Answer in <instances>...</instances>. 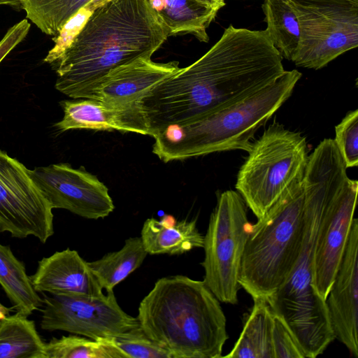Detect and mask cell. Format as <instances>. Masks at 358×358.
Instances as JSON below:
<instances>
[{"mask_svg":"<svg viewBox=\"0 0 358 358\" xmlns=\"http://www.w3.org/2000/svg\"><path fill=\"white\" fill-rule=\"evenodd\" d=\"M282 62L265 30L229 25L201 58L141 99L151 135L194 121L271 84L285 71Z\"/></svg>","mask_w":358,"mask_h":358,"instance_id":"obj_1","label":"cell"},{"mask_svg":"<svg viewBox=\"0 0 358 358\" xmlns=\"http://www.w3.org/2000/svg\"><path fill=\"white\" fill-rule=\"evenodd\" d=\"M169 36L150 0H110L98 8L62 55L50 64L55 88L73 99H89L112 69L151 57Z\"/></svg>","mask_w":358,"mask_h":358,"instance_id":"obj_2","label":"cell"},{"mask_svg":"<svg viewBox=\"0 0 358 358\" xmlns=\"http://www.w3.org/2000/svg\"><path fill=\"white\" fill-rule=\"evenodd\" d=\"M220 302L203 280L169 275L155 282L136 317L171 358H219L228 339Z\"/></svg>","mask_w":358,"mask_h":358,"instance_id":"obj_3","label":"cell"},{"mask_svg":"<svg viewBox=\"0 0 358 358\" xmlns=\"http://www.w3.org/2000/svg\"><path fill=\"white\" fill-rule=\"evenodd\" d=\"M327 177L322 162L307 164L303 178L304 229L299 252L285 281L267 299L273 313L292 332L306 358L317 357L335 339L326 301L315 285V247Z\"/></svg>","mask_w":358,"mask_h":358,"instance_id":"obj_4","label":"cell"},{"mask_svg":"<svg viewBox=\"0 0 358 358\" xmlns=\"http://www.w3.org/2000/svg\"><path fill=\"white\" fill-rule=\"evenodd\" d=\"M285 71L273 83L246 97L184 124L169 125L153 138L152 152L164 162L213 152H249L256 131L289 98L301 78Z\"/></svg>","mask_w":358,"mask_h":358,"instance_id":"obj_5","label":"cell"},{"mask_svg":"<svg viewBox=\"0 0 358 358\" xmlns=\"http://www.w3.org/2000/svg\"><path fill=\"white\" fill-rule=\"evenodd\" d=\"M304 229L303 181L252 224L242 257L239 284L253 299H268L289 275Z\"/></svg>","mask_w":358,"mask_h":358,"instance_id":"obj_6","label":"cell"},{"mask_svg":"<svg viewBox=\"0 0 358 358\" xmlns=\"http://www.w3.org/2000/svg\"><path fill=\"white\" fill-rule=\"evenodd\" d=\"M241 166L236 189L257 219L303 181L308 155L299 132L271 124L254 143Z\"/></svg>","mask_w":358,"mask_h":358,"instance_id":"obj_7","label":"cell"},{"mask_svg":"<svg viewBox=\"0 0 358 358\" xmlns=\"http://www.w3.org/2000/svg\"><path fill=\"white\" fill-rule=\"evenodd\" d=\"M251 227L240 194L234 190L220 193L203 236L201 263L203 281L220 302L238 301L241 261Z\"/></svg>","mask_w":358,"mask_h":358,"instance_id":"obj_8","label":"cell"},{"mask_svg":"<svg viewBox=\"0 0 358 358\" xmlns=\"http://www.w3.org/2000/svg\"><path fill=\"white\" fill-rule=\"evenodd\" d=\"M347 169L332 139L315 254V288L325 301L345 251L357 203L358 182L348 176Z\"/></svg>","mask_w":358,"mask_h":358,"instance_id":"obj_9","label":"cell"},{"mask_svg":"<svg viewBox=\"0 0 358 358\" xmlns=\"http://www.w3.org/2000/svg\"><path fill=\"white\" fill-rule=\"evenodd\" d=\"M300 38L296 66L317 70L358 45V3L350 0H289Z\"/></svg>","mask_w":358,"mask_h":358,"instance_id":"obj_10","label":"cell"},{"mask_svg":"<svg viewBox=\"0 0 358 358\" xmlns=\"http://www.w3.org/2000/svg\"><path fill=\"white\" fill-rule=\"evenodd\" d=\"M41 327L64 331L99 340L113 338L136 329L137 317L118 304L114 292L97 297L80 295H44Z\"/></svg>","mask_w":358,"mask_h":358,"instance_id":"obj_11","label":"cell"},{"mask_svg":"<svg viewBox=\"0 0 358 358\" xmlns=\"http://www.w3.org/2000/svg\"><path fill=\"white\" fill-rule=\"evenodd\" d=\"M4 231L45 243L54 234L53 213L29 169L0 150V232Z\"/></svg>","mask_w":358,"mask_h":358,"instance_id":"obj_12","label":"cell"},{"mask_svg":"<svg viewBox=\"0 0 358 358\" xmlns=\"http://www.w3.org/2000/svg\"><path fill=\"white\" fill-rule=\"evenodd\" d=\"M29 173L52 209L92 220L104 218L115 209L108 187L83 167L62 163L36 167Z\"/></svg>","mask_w":358,"mask_h":358,"instance_id":"obj_13","label":"cell"},{"mask_svg":"<svg viewBox=\"0 0 358 358\" xmlns=\"http://www.w3.org/2000/svg\"><path fill=\"white\" fill-rule=\"evenodd\" d=\"M180 69L177 61L159 63L151 57H141L110 71L96 84L89 99L143 115V96Z\"/></svg>","mask_w":358,"mask_h":358,"instance_id":"obj_14","label":"cell"},{"mask_svg":"<svg viewBox=\"0 0 358 358\" xmlns=\"http://www.w3.org/2000/svg\"><path fill=\"white\" fill-rule=\"evenodd\" d=\"M358 221L354 218L340 265L326 299L335 336L358 357Z\"/></svg>","mask_w":358,"mask_h":358,"instance_id":"obj_15","label":"cell"},{"mask_svg":"<svg viewBox=\"0 0 358 358\" xmlns=\"http://www.w3.org/2000/svg\"><path fill=\"white\" fill-rule=\"evenodd\" d=\"M29 277L37 292L92 297L104 294L88 262L69 248L43 257Z\"/></svg>","mask_w":358,"mask_h":358,"instance_id":"obj_16","label":"cell"},{"mask_svg":"<svg viewBox=\"0 0 358 358\" xmlns=\"http://www.w3.org/2000/svg\"><path fill=\"white\" fill-rule=\"evenodd\" d=\"M60 103L64 117L55 124V127L62 132L74 129H87L117 130L150 136L148 127L141 113L120 110L102 101L90 99L66 100Z\"/></svg>","mask_w":358,"mask_h":358,"instance_id":"obj_17","label":"cell"},{"mask_svg":"<svg viewBox=\"0 0 358 358\" xmlns=\"http://www.w3.org/2000/svg\"><path fill=\"white\" fill-rule=\"evenodd\" d=\"M140 237L148 254L152 255H182L203 245V236L197 229L195 220L177 221L170 215L160 220L147 219Z\"/></svg>","mask_w":358,"mask_h":358,"instance_id":"obj_18","label":"cell"},{"mask_svg":"<svg viewBox=\"0 0 358 358\" xmlns=\"http://www.w3.org/2000/svg\"><path fill=\"white\" fill-rule=\"evenodd\" d=\"M252 310L229 358H274L272 329L273 313L266 299H253Z\"/></svg>","mask_w":358,"mask_h":358,"instance_id":"obj_19","label":"cell"},{"mask_svg":"<svg viewBox=\"0 0 358 358\" xmlns=\"http://www.w3.org/2000/svg\"><path fill=\"white\" fill-rule=\"evenodd\" d=\"M0 285L17 313L30 315L43 304L34 289L24 264L8 245L0 243Z\"/></svg>","mask_w":358,"mask_h":358,"instance_id":"obj_20","label":"cell"},{"mask_svg":"<svg viewBox=\"0 0 358 358\" xmlns=\"http://www.w3.org/2000/svg\"><path fill=\"white\" fill-rule=\"evenodd\" d=\"M148 255L141 237H131L120 250L88 264L101 287L108 292L138 268Z\"/></svg>","mask_w":358,"mask_h":358,"instance_id":"obj_21","label":"cell"},{"mask_svg":"<svg viewBox=\"0 0 358 358\" xmlns=\"http://www.w3.org/2000/svg\"><path fill=\"white\" fill-rule=\"evenodd\" d=\"M217 12L196 0H166L164 8L158 13L169 36L190 34L206 43L209 40L206 29Z\"/></svg>","mask_w":358,"mask_h":358,"instance_id":"obj_22","label":"cell"},{"mask_svg":"<svg viewBox=\"0 0 358 358\" xmlns=\"http://www.w3.org/2000/svg\"><path fill=\"white\" fill-rule=\"evenodd\" d=\"M265 31L282 57L293 62L299 47L300 29L289 0H264Z\"/></svg>","mask_w":358,"mask_h":358,"instance_id":"obj_23","label":"cell"},{"mask_svg":"<svg viewBox=\"0 0 358 358\" xmlns=\"http://www.w3.org/2000/svg\"><path fill=\"white\" fill-rule=\"evenodd\" d=\"M35 322L17 313L0 323V358H45Z\"/></svg>","mask_w":358,"mask_h":358,"instance_id":"obj_24","label":"cell"},{"mask_svg":"<svg viewBox=\"0 0 358 358\" xmlns=\"http://www.w3.org/2000/svg\"><path fill=\"white\" fill-rule=\"evenodd\" d=\"M45 350V358H128L112 338L95 340L76 334L52 338Z\"/></svg>","mask_w":358,"mask_h":358,"instance_id":"obj_25","label":"cell"},{"mask_svg":"<svg viewBox=\"0 0 358 358\" xmlns=\"http://www.w3.org/2000/svg\"><path fill=\"white\" fill-rule=\"evenodd\" d=\"M90 0H21L27 18L43 33L56 36L65 24Z\"/></svg>","mask_w":358,"mask_h":358,"instance_id":"obj_26","label":"cell"},{"mask_svg":"<svg viewBox=\"0 0 358 358\" xmlns=\"http://www.w3.org/2000/svg\"><path fill=\"white\" fill-rule=\"evenodd\" d=\"M110 0H90L65 24L55 36V45L49 51L44 62L52 64L62 55L80 33L94 11Z\"/></svg>","mask_w":358,"mask_h":358,"instance_id":"obj_27","label":"cell"},{"mask_svg":"<svg viewBox=\"0 0 358 358\" xmlns=\"http://www.w3.org/2000/svg\"><path fill=\"white\" fill-rule=\"evenodd\" d=\"M112 339L128 358H171L169 352L151 340L140 327Z\"/></svg>","mask_w":358,"mask_h":358,"instance_id":"obj_28","label":"cell"},{"mask_svg":"<svg viewBox=\"0 0 358 358\" xmlns=\"http://www.w3.org/2000/svg\"><path fill=\"white\" fill-rule=\"evenodd\" d=\"M336 145L347 168L358 165V110L348 112L335 127Z\"/></svg>","mask_w":358,"mask_h":358,"instance_id":"obj_29","label":"cell"},{"mask_svg":"<svg viewBox=\"0 0 358 358\" xmlns=\"http://www.w3.org/2000/svg\"><path fill=\"white\" fill-rule=\"evenodd\" d=\"M272 343L274 358H306L299 341L287 326L273 314Z\"/></svg>","mask_w":358,"mask_h":358,"instance_id":"obj_30","label":"cell"},{"mask_svg":"<svg viewBox=\"0 0 358 358\" xmlns=\"http://www.w3.org/2000/svg\"><path fill=\"white\" fill-rule=\"evenodd\" d=\"M30 23L24 19L10 27L0 41V63L28 34Z\"/></svg>","mask_w":358,"mask_h":358,"instance_id":"obj_31","label":"cell"},{"mask_svg":"<svg viewBox=\"0 0 358 358\" xmlns=\"http://www.w3.org/2000/svg\"><path fill=\"white\" fill-rule=\"evenodd\" d=\"M196 1L206 6H208L209 8L215 9L217 11L225 5L224 0H196Z\"/></svg>","mask_w":358,"mask_h":358,"instance_id":"obj_32","label":"cell"},{"mask_svg":"<svg viewBox=\"0 0 358 358\" xmlns=\"http://www.w3.org/2000/svg\"><path fill=\"white\" fill-rule=\"evenodd\" d=\"M166 0H150L152 7L158 13L165 6Z\"/></svg>","mask_w":358,"mask_h":358,"instance_id":"obj_33","label":"cell"},{"mask_svg":"<svg viewBox=\"0 0 358 358\" xmlns=\"http://www.w3.org/2000/svg\"><path fill=\"white\" fill-rule=\"evenodd\" d=\"M12 310V308L6 307L0 302V323L8 316L9 313Z\"/></svg>","mask_w":358,"mask_h":358,"instance_id":"obj_34","label":"cell"},{"mask_svg":"<svg viewBox=\"0 0 358 358\" xmlns=\"http://www.w3.org/2000/svg\"><path fill=\"white\" fill-rule=\"evenodd\" d=\"M0 6H10L21 8V0H0Z\"/></svg>","mask_w":358,"mask_h":358,"instance_id":"obj_35","label":"cell"},{"mask_svg":"<svg viewBox=\"0 0 358 358\" xmlns=\"http://www.w3.org/2000/svg\"><path fill=\"white\" fill-rule=\"evenodd\" d=\"M350 1L358 3V0H350Z\"/></svg>","mask_w":358,"mask_h":358,"instance_id":"obj_36","label":"cell"}]
</instances>
